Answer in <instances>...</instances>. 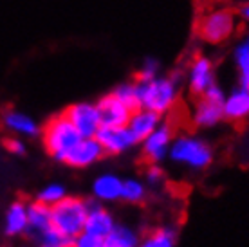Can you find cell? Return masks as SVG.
<instances>
[{"mask_svg": "<svg viewBox=\"0 0 249 247\" xmlns=\"http://www.w3.org/2000/svg\"><path fill=\"white\" fill-rule=\"evenodd\" d=\"M67 119L72 123L81 137H94L101 128L100 110L96 103H89V101H80L71 105L67 110L63 112Z\"/></svg>", "mask_w": 249, "mask_h": 247, "instance_id": "cell-7", "label": "cell"}, {"mask_svg": "<svg viewBox=\"0 0 249 247\" xmlns=\"http://www.w3.org/2000/svg\"><path fill=\"white\" fill-rule=\"evenodd\" d=\"M233 60L238 69V80L240 87L249 88V31L242 36L233 51Z\"/></svg>", "mask_w": 249, "mask_h": 247, "instance_id": "cell-20", "label": "cell"}, {"mask_svg": "<svg viewBox=\"0 0 249 247\" xmlns=\"http://www.w3.org/2000/svg\"><path fill=\"white\" fill-rule=\"evenodd\" d=\"M53 226V218H51V206L40 202V200H33L27 204V236L36 238L42 235L44 231Z\"/></svg>", "mask_w": 249, "mask_h": 247, "instance_id": "cell-19", "label": "cell"}, {"mask_svg": "<svg viewBox=\"0 0 249 247\" xmlns=\"http://www.w3.org/2000/svg\"><path fill=\"white\" fill-rule=\"evenodd\" d=\"M67 197V192H65V188L62 184H58V182H51V184H45L36 195V200L40 202H44L47 206H54L58 204L62 198Z\"/></svg>", "mask_w": 249, "mask_h": 247, "instance_id": "cell-24", "label": "cell"}, {"mask_svg": "<svg viewBox=\"0 0 249 247\" xmlns=\"http://www.w3.org/2000/svg\"><path fill=\"white\" fill-rule=\"evenodd\" d=\"M139 106L148 108L157 114H166L174 108L179 98V78L172 76H157L150 81H137Z\"/></svg>", "mask_w": 249, "mask_h": 247, "instance_id": "cell-1", "label": "cell"}, {"mask_svg": "<svg viewBox=\"0 0 249 247\" xmlns=\"http://www.w3.org/2000/svg\"><path fill=\"white\" fill-rule=\"evenodd\" d=\"M168 157L175 164L188 168V170H204L212 164L213 150L212 146L195 136H179L174 137V142L170 146Z\"/></svg>", "mask_w": 249, "mask_h": 247, "instance_id": "cell-4", "label": "cell"}, {"mask_svg": "<svg viewBox=\"0 0 249 247\" xmlns=\"http://www.w3.org/2000/svg\"><path fill=\"white\" fill-rule=\"evenodd\" d=\"M94 137L101 144L105 155H121L137 144V139L126 124L124 126H101Z\"/></svg>", "mask_w": 249, "mask_h": 247, "instance_id": "cell-9", "label": "cell"}, {"mask_svg": "<svg viewBox=\"0 0 249 247\" xmlns=\"http://www.w3.org/2000/svg\"><path fill=\"white\" fill-rule=\"evenodd\" d=\"M146 197V186L139 179H123V188H121V200L128 204H137L143 202Z\"/></svg>", "mask_w": 249, "mask_h": 247, "instance_id": "cell-23", "label": "cell"}, {"mask_svg": "<svg viewBox=\"0 0 249 247\" xmlns=\"http://www.w3.org/2000/svg\"><path fill=\"white\" fill-rule=\"evenodd\" d=\"M215 85V69L208 56H197L193 58L188 69V88L193 96H202V94Z\"/></svg>", "mask_w": 249, "mask_h": 247, "instance_id": "cell-11", "label": "cell"}, {"mask_svg": "<svg viewBox=\"0 0 249 247\" xmlns=\"http://www.w3.org/2000/svg\"><path fill=\"white\" fill-rule=\"evenodd\" d=\"M100 110L101 126H124L132 116V108L126 106L114 92L107 94L96 103Z\"/></svg>", "mask_w": 249, "mask_h": 247, "instance_id": "cell-12", "label": "cell"}, {"mask_svg": "<svg viewBox=\"0 0 249 247\" xmlns=\"http://www.w3.org/2000/svg\"><path fill=\"white\" fill-rule=\"evenodd\" d=\"M107 247H137L139 236L132 228L124 224H116L112 231L105 236Z\"/></svg>", "mask_w": 249, "mask_h": 247, "instance_id": "cell-21", "label": "cell"}, {"mask_svg": "<svg viewBox=\"0 0 249 247\" xmlns=\"http://www.w3.org/2000/svg\"><path fill=\"white\" fill-rule=\"evenodd\" d=\"M89 213V202L80 197H65L58 204L51 206L53 228L67 238H74L85 229V220Z\"/></svg>", "mask_w": 249, "mask_h": 247, "instance_id": "cell-3", "label": "cell"}, {"mask_svg": "<svg viewBox=\"0 0 249 247\" xmlns=\"http://www.w3.org/2000/svg\"><path fill=\"white\" fill-rule=\"evenodd\" d=\"M238 25V17L228 7H213L202 13V17L197 22V33L200 40L206 43H224L228 42Z\"/></svg>", "mask_w": 249, "mask_h": 247, "instance_id": "cell-5", "label": "cell"}, {"mask_svg": "<svg viewBox=\"0 0 249 247\" xmlns=\"http://www.w3.org/2000/svg\"><path fill=\"white\" fill-rule=\"evenodd\" d=\"M159 69H161V65H159L157 60L146 58V60L141 63L139 71H137V81H150V80H154V78H157V76H159Z\"/></svg>", "mask_w": 249, "mask_h": 247, "instance_id": "cell-28", "label": "cell"}, {"mask_svg": "<svg viewBox=\"0 0 249 247\" xmlns=\"http://www.w3.org/2000/svg\"><path fill=\"white\" fill-rule=\"evenodd\" d=\"M80 132L72 126V123L67 119L65 114L54 116L47 121V124L42 130V141H44L45 152L54 159L63 162L71 150L80 141Z\"/></svg>", "mask_w": 249, "mask_h": 247, "instance_id": "cell-2", "label": "cell"}, {"mask_svg": "<svg viewBox=\"0 0 249 247\" xmlns=\"http://www.w3.org/2000/svg\"><path fill=\"white\" fill-rule=\"evenodd\" d=\"M123 179L114 173H101L92 182V195L98 202H116L121 200Z\"/></svg>", "mask_w": 249, "mask_h": 247, "instance_id": "cell-18", "label": "cell"}, {"mask_svg": "<svg viewBox=\"0 0 249 247\" xmlns=\"http://www.w3.org/2000/svg\"><path fill=\"white\" fill-rule=\"evenodd\" d=\"M114 226H116V218L105 206L98 204V202H89V213L83 231L105 238L112 231Z\"/></svg>", "mask_w": 249, "mask_h": 247, "instance_id": "cell-13", "label": "cell"}, {"mask_svg": "<svg viewBox=\"0 0 249 247\" xmlns=\"http://www.w3.org/2000/svg\"><path fill=\"white\" fill-rule=\"evenodd\" d=\"M2 126L18 137H36L40 134V126L31 116L20 110H6L2 114Z\"/></svg>", "mask_w": 249, "mask_h": 247, "instance_id": "cell-14", "label": "cell"}, {"mask_svg": "<svg viewBox=\"0 0 249 247\" xmlns=\"http://www.w3.org/2000/svg\"><path fill=\"white\" fill-rule=\"evenodd\" d=\"M174 142V130L168 123H161L152 134L141 141L144 159L152 164L162 162L170 154V146Z\"/></svg>", "mask_w": 249, "mask_h": 247, "instance_id": "cell-8", "label": "cell"}, {"mask_svg": "<svg viewBox=\"0 0 249 247\" xmlns=\"http://www.w3.org/2000/svg\"><path fill=\"white\" fill-rule=\"evenodd\" d=\"M126 106L132 110L139 108V94H137V83H121L112 90Z\"/></svg>", "mask_w": 249, "mask_h": 247, "instance_id": "cell-26", "label": "cell"}, {"mask_svg": "<svg viewBox=\"0 0 249 247\" xmlns=\"http://www.w3.org/2000/svg\"><path fill=\"white\" fill-rule=\"evenodd\" d=\"M38 247H42V246H38Z\"/></svg>", "mask_w": 249, "mask_h": 247, "instance_id": "cell-32", "label": "cell"}, {"mask_svg": "<svg viewBox=\"0 0 249 247\" xmlns=\"http://www.w3.org/2000/svg\"><path fill=\"white\" fill-rule=\"evenodd\" d=\"M4 148H6L11 155H18V157L25 155V152H27L25 141L22 139V137H18V136L7 137L6 141H4Z\"/></svg>", "mask_w": 249, "mask_h": 247, "instance_id": "cell-29", "label": "cell"}, {"mask_svg": "<svg viewBox=\"0 0 249 247\" xmlns=\"http://www.w3.org/2000/svg\"><path fill=\"white\" fill-rule=\"evenodd\" d=\"M224 98L226 94L220 87L215 83L199 96V101L193 108V123L200 128H212L224 119Z\"/></svg>", "mask_w": 249, "mask_h": 247, "instance_id": "cell-6", "label": "cell"}, {"mask_svg": "<svg viewBox=\"0 0 249 247\" xmlns=\"http://www.w3.org/2000/svg\"><path fill=\"white\" fill-rule=\"evenodd\" d=\"M27 233V204L15 200L4 213V235L17 238Z\"/></svg>", "mask_w": 249, "mask_h": 247, "instance_id": "cell-17", "label": "cell"}, {"mask_svg": "<svg viewBox=\"0 0 249 247\" xmlns=\"http://www.w3.org/2000/svg\"><path fill=\"white\" fill-rule=\"evenodd\" d=\"M177 231L174 228H157L141 238L137 247H175Z\"/></svg>", "mask_w": 249, "mask_h": 247, "instance_id": "cell-22", "label": "cell"}, {"mask_svg": "<svg viewBox=\"0 0 249 247\" xmlns=\"http://www.w3.org/2000/svg\"><path fill=\"white\" fill-rule=\"evenodd\" d=\"M161 123H162L161 114L139 106V108H136V110L132 112V116H130V119H128L126 126L130 128V132L134 134L137 142H141L144 137L148 136V134H152Z\"/></svg>", "mask_w": 249, "mask_h": 247, "instance_id": "cell-15", "label": "cell"}, {"mask_svg": "<svg viewBox=\"0 0 249 247\" xmlns=\"http://www.w3.org/2000/svg\"><path fill=\"white\" fill-rule=\"evenodd\" d=\"M35 240L38 242V246L42 247H71V242H72L63 233H60L58 229L53 228V226L47 231H44L42 235H38Z\"/></svg>", "mask_w": 249, "mask_h": 247, "instance_id": "cell-25", "label": "cell"}, {"mask_svg": "<svg viewBox=\"0 0 249 247\" xmlns=\"http://www.w3.org/2000/svg\"><path fill=\"white\" fill-rule=\"evenodd\" d=\"M146 182L150 186H159L164 182V172H162L161 168L154 164L152 168H148V172H146Z\"/></svg>", "mask_w": 249, "mask_h": 247, "instance_id": "cell-30", "label": "cell"}, {"mask_svg": "<svg viewBox=\"0 0 249 247\" xmlns=\"http://www.w3.org/2000/svg\"><path fill=\"white\" fill-rule=\"evenodd\" d=\"M237 17L242 20L246 25H249V0H248V2H244L242 6H240V9H238V13H237Z\"/></svg>", "mask_w": 249, "mask_h": 247, "instance_id": "cell-31", "label": "cell"}, {"mask_svg": "<svg viewBox=\"0 0 249 247\" xmlns=\"http://www.w3.org/2000/svg\"><path fill=\"white\" fill-rule=\"evenodd\" d=\"M71 247H107V244L103 236H98V235H92V233L83 231V233H80L78 236L72 238Z\"/></svg>", "mask_w": 249, "mask_h": 247, "instance_id": "cell-27", "label": "cell"}, {"mask_svg": "<svg viewBox=\"0 0 249 247\" xmlns=\"http://www.w3.org/2000/svg\"><path fill=\"white\" fill-rule=\"evenodd\" d=\"M103 148L98 142L96 137H81L80 141L76 142V146L67 154L65 157V164L76 170H83V168L94 166L98 161L103 159Z\"/></svg>", "mask_w": 249, "mask_h": 247, "instance_id": "cell-10", "label": "cell"}, {"mask_svg": "<svg viewBox=\"0 0 249 247\" xmlns=\"http://www.w3.org/2000/svg\"><path fill=\"white\" fill-rule=\"evenodd\" d=\"M224 118L230 121H242L249 118V88L237 87L224 98Z\"/></svg>", "mask_w": 249, "mask_h": 247, "instance_id": "cell-16", "label": "cell"}]
</instances>
